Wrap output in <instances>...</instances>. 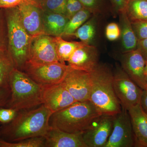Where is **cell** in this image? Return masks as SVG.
Listing matches in <instances>:
<instances>
[{"mask_svg": "<svg viewBox=\"0 0 147 147\" xmlns=\"http://www.w3.org/2000/svg\"><path fill=\"white\" fill-rule=\"evenodd\" d=\"M69 20V19L63 14L43 11L44 34L53 36H62Z\"/></svg>", "mask_w": 147, "mask_h": 147, "instance_id": "obj_18", "label": "cell"}, {"mask_svg": "<svg viewBox=\"0 0 147 147\" xmlns=\"http://www.w3.org/2000/svg\"><path fill=\"white\" fill-rule=\"evenodd\" d=\"M145 77H146V83L147 84V73L146 74V75H145Z\"/></svg>", "mask_w": 147, "mask_h": 147, "instance_id": "obj_39", "label": "cell"}, {"mask_svg": "<svg viewBox=\"0 0 147 147\" xmlns=\"http://www.w3.org/2000/svg\"><path fill=\"white\" fill-rule=\"evenodd\" d=\"M67 0H42L38 2L42 10L65 15Z\"/></svg>", "mask_w": 147, "mask_h": 147, "instance_id": "obj_26", "label": "cell"}, {"mask_svg": "<svg viewBox=\"0 0 147 147\" xmlns=\"http://www.w3.org/2000/svg\"><path fill=\"white\" fill-rule=\"evenodd\" d=\"M9 84L10 98L6 108L18 112L42 104L43 88L24 71L15 68L11 75Z\"/></svg>", "mask_w": 147, "mask_h": 147, "instance_id": "obj_4", "label": "cell"}, {"mask_svg": "<svg viewBox=\"0 0 147 147\" xmlns=\"http://www.w3.org/2000/svg\"><path fill=\"white\" fill-rule=\"evenodd\" d=\"M140 104L143 110L147 113V89L143 90Z\"/></svg>", "mask_w": 147, "mask_h": 147, "instance_id": "obj_37", "label": "cell"}, {"mask_svg": "<svg viewBox=\"0 0 147 147\" xmlns=\"http://www.w3.org/2000/svg\"><path fill=\"white\" fill-rule=\"evenodd\" d=\"M33 1H36L37 2H40L41 1H42V0H33Z\"/></svg>", "mask_w": 147, "mask_h": 147, "instance_id": "obj_40", "label": "cell"}, {"mask_svg": "<svg viewBox=\"0 0 147 147\" xmlns=\"http://www.w3.org/2000/svg\"><path fill=\"white\" fill-rule=\"evenodd\" d=\"M0 139H1V137H0Z\"/></svg>", "mask_w": 147, "mask_h": 147, "instance_id": "obj_41", "label": "cell"}, {"mask_svg": "<svg viewBox=\"0 0 147 147\" xmlns=\"http://www.w3.org/2000/svg\"><path fill=\"white\" fill-rule=\"evenodd\" d=\"M42 101V104L53 113L67 108L77 101L62 82L43 88Z\"/></svg>", "mask_w": 147, "mask_h": 147, "instance_id": "obj_14", "label": "cell"}, {"mask_svg": "<svg viewBox=\"0 0 147 147\" xmlns=\"http://www.w3.org/2000/svg\"><path fill=\"white\" fill-rule=\"evenodd\" d=\"M92 13L88 9L83 8L69 19L64 30L62 36H71L79 28L86 22Z\"/></svg>", "mask_w": 147, "mask_h": 147, "instance_id": "obj_23", "label": "cell"}, {"mask_svg": "<svg viewBox=\"0 0 147 147\" xmlns=\"http://www.w3.org/2000/svg\"><path fill=\"white\" fill-rule=\"evenodd\" d=\"M114 9L119 13L125 10L127 0H110Z\"/></svg>", "mask_w": 147, "mask_h": 147, "instance_id": "obj_35", "label": "cell"}, {"mask_svg": "<svg viewBox=\"0 0 147 147\" xmlns=\"http://www.w3.org/2000/svg\"><path fill=\"white\" fill-rule=\"evenodd\" d=\"M53 114L43 104L29 110L18 111L13 120L0 131L1 139L15 142L32 137H44L50 128L49 120Z\"/></svg>", "mask_w": 147, "mask_h": 147, "instance_id": "obj_1", "label": "cell"}, {"mask_svg": "<svg viewBox=\"0 0 147 147\" xmlns=\"http://www.w3.org/2000/svg\"><path fill=\"white\" fill-rule=\"evenodd\" d=\"M90 73L92 89L90 100L102 115L114 116L121 111L113 84V72L106 64L99 63Z\"/></svg>", "mask_w": 147, "mask_h": 147, "instance_id": "obj_3", "label": "cell"}, {"mask_svg": "<svg viewBox=\"0 0 147 147\" xmlns=\"http://www.w3.org/2000/svg\"><path fill=\"white\" fill-rule=\"evenodd\" d=\"M0 147H45V139L44 137H38L8 142L0 139Z\"/></svg>", "mask_w": 147, "mask_h": 147, "instance_id": "obj_25", "label": "cell"}, {"mask_svg": "<svg viewBox=\"0 0 147 147\" xmlns=\"http://www.w3.org/2000/svg\"><path fill=\"white\" fill-rule=\"evenodd\" d=\"M16 65L8 48L0 49V90H9V79Z\"/></svg>", "mask_w": 147, "mask_h": 147, "instance_id": "obj_20", "label": "cell"}, {"mask_svg": "<svg viewBox=\"0 0 147 147\" xmlns=\"http://www.w3.org/2000/svg\"><path fill=\"white\" fill-rule=\"evenodd\" d=\"M83 8L84 7L79 0H67L65 15L69 19Z\"/></svg>", "mask_w": 147, "mask_h": 147, "instance_id": "obj_30", "label": "cell"}, {"mask_svg": "<svg viewBox=\"0 0 147 147\" xmlns=\"http://www.w3.org/2000/svg\"><path fill=\"white\" fill-rule=\"evenodd\" d=\"M137 49L140 51L146 61H147V38L138 40Z\"/></svg>", "mask_w": 147, "mask_h": 147, "instance_id": "obj_36", "label": "cell"}, {"mask_svg": "<svg viewBox=\"0 0 147 147\" xmlns=\"http://www.w3.org/2000/svg\"><path fill=\"white\" fill-rule=\"evenodd\" d=\"M119 14L123 53L136 50L138 40L132 28L131 21L127 17L125 10Z\"/></svg>", "mask_w": 147, "mask_h": 147, "instance_id": "obj_19", "label": "cell"}, {"mask_svg": "<svg viewBox=\"0 0 147 147\" xmlns=\"http://www.w3.org/2000/svg\"><path fill=\"white\" fill-rule=\"evenodd\" d=\"M134 147V132L128 110L122 108L113 116V130L104 147Z\"/></svg>", "mask_w": 147, "mask_h": 147, "instance_id": "obj_8", "label": "cell"}, {"mask_svg": "<svg viewBox=\"0 0 147 147\" xmlns=\"http://www.w3.org/2000/svg\"><path fill=\"white\" fill-rule=\"evenodd\" d=\"M102 114L90 100L76 101L63 110L53 113L50 127L68 133L82 134Z\"/></svg>", "mask_w": 147, "mask_h": 147, "instance_id": "obj_2", "label": "cell"}, {"mask_svg": "<svg viewBox=\"0 0 147 147\" xmlns=\"http://www.w3.org/2000/svg\"><path fill=\"white\" fill-rule=\"evenodd\" d=\"M4 9L7 26V48L16 68L22 70L28 61L32 37L23 26L17 7Z\"/></svg>", "mask_w": 147, "mask_h": 147, "instance_id": "obj_5", "label": "cell"}, {"mask_svg": "<svg viewBox=\"0 0 147 147\" xmlns=\"http://www.w3.org/2000/svg\"><path fill=\"white\" fill-rule=\"evenodd\" d=\"M121 67L131 80L142 90L147 89L145 77L146 61L138 49L124 53L121 56Z\"/></svg>", "mask_w": 147, "mask_h": 147, "instance_id": "obj_13", "label": "cell"}, {"mask_svg": "<svg viewBox=\"0 0 147 147\" xmlns=\"http://www.w3.org/2000/svg\"><path fill=\"white\" fill-rule=\"evenodd\" d=\"M98 61L99 55L96 47L85 44L74 52L67 62L71 68L91 72L98 65Z\"/></svg>", "mask_w": 147, "mask_h": 147, "instance_id": "obj_15", "label": "cell"}, {"mask_svg": "<svg viewBox=\"0 0 147 147\" xmlns=\"http://www.w3.org/2000/svg\"><path fill=\"white\" fill-rule=\"evenodd\" d=\"M24 0H0V9H6L16 7Z\"/></svg>", "mask_w": 147, "mask_h": 147, "instance_id": "obj_33", "label": "cell"}, {"mask_svg": "<svg viewBox=\"0 0 147 147\" xmlns=\"http://www.w3.org/2000/svg\"><path fill=\"white\" fill-rule=\"evenodd\" d=\"M84 8L89 11L92 14L96 15L101 12V0H79Z\"/></svg>", "mask_w": 147, "mask_h": 147, "instance_id": "obj_29", "label": "cell"}, {"mask_svg": "<svg viewBox=\"0 0 147 147\" xmlns=\"http://www.w3.org/2000/svg\"><path fill=\"white\" fill-rule=\"evenodd\" d=\"M114 90L122 108L128 110L140 103L143 90L134 83L121 66L113 70Z\"/></svg>", "mask_w": 147, "mask_h": 147, "instance_id": "obj_7", "label": "cell"}, {"mask_svg": "<svg viewBox=\"0 0 147 147\" xmlns=\"http://www.w3.org/2000/svg\"><path fill=\"white\" fill-rule=\"evenodd\" d=\"M105 36L108 40L114 41L118 39L121 36V29L115 23L108 24L105 28Z\"/></svg>", "mask_w": 147, "mask_h": 147, "instance_id": "obj_31", "label": "cell"}, {"mask_svg": "<svg viewBox=\"0 0 147 147\" xmlns=\"http://www.w3.org/2000/svg\"><path fill=\"white\" fill-rule=\"evenodd\" d=\"M18 111L11 108H0V122L7 124L16 117Z\"/></svg>", "mask_w": 147, "mask_h": 147, "instance_id": "obj_32", "label": "cell"}, {"mask_svg": "<svg viewBox=\"0 0 147 147\" xmlns=\"http://www.w3.org/2000/svg\"><path fill=\"white\" fill-rule=\"evenodd\" d=\"M69 69L68 65L59 61L43 64L27 63L23 69L25 73L42 88L62 83Z\"/></svg>", "mask_w": 147, "mask_h": 147, "instance_id": "obj_6", "label": "cell"}, {"mask_svg": "<svg viewBox=\"0 0 147 147\" xmlns=\"http://www.w3.org/2000/svg\"><path fill=\"white\" fill-rule=\"evenodd\" d=\"M132 28L138 40L147 38V21L131 22Z\"/></svg>", "mask_w": 147, "mask_h": 147, "instance_id": "obj_28", "label": "cell"}, {"mask_svg": "<svg viewBox=\"0 0 147 147\" xmlns=\"http://www.w3.org/2000/svg\"><path fill=\"white\" fill-rule=\"evenodd\" d=\"M113 116L102 115L82 133L87 147H104L113 130Z\"/></svg>", "mask_w": 147, "mask_h": 147, "instance_id": "obj_12", "label": "cell"}, {"mask_svg": "<svg viewBox=\"0 0 147 147\" xmlns=\"http://www.w3.org/2000/svg\"><path fill=\"white\" fill-rule=\"evenodd\" d=\"M145 75H146V74L147 73V61H146V65H145Z\"/></svg>", "mask_w": 147, "mask_h": 147, "instance_id": "obj_38", "label": "cell"}, {"mask_svg": "<svg viewBox=\"0 0 147 147\" xmlns=\"http://www.w3.org/2000/svg\"><path fill=\"white\" fill-rule=\"evenodd\" d=\"M134 132V147H147V113L140 103L128 110Z\"/></svg>", "mask_w": 147, "mask_h": 147, "instance_id": "obj_17", "label": "cell"}, {"mask_svg": "<svg viewBox=\"0 0 147 147\" xmlns=\"http://www.w3.org/2000/svg\"><path fill=\"white\" fill-rule=\"evenodd\" d=\"M125 11L131 22L147 21V0H127Z\"/></svg>", "mask_w": 147, "mask_h": 147, "instance_id": "obj_22", "label": "cell"}, {"mask_svg": "<svg viewBox=\"0 0 147 147\" xmlns=\"http://www.w3.org/2000/svg\"><path fill=\"white\" fill-rule=\"evenodd\" d=\"M62 82L76 101L90 100L92 84L90 72L69 67Z\"/></svg>", "mask_w": 147, "mask_h": 147, "instance_id": "obj_11", "label": "cell"}, {"mask_svg": "<svg viewBox=\"0 0 147 147\" xmlns=\"http://www.w3.org/2000/svg\"><path fill=\"white\" fill-rule=\"evenodd\" d=\"M96 33V21L90 18L76 30L73 36L85 44L91 45Z\"/></svg>", "mask_w": 147, "mask_h": 147, "instance_id": "obj_24", "label": "cell"}, {"mask_svg": "<svg viewBox=\"0 0 147 147\" xmlns=\"http://www.w3.org/2000/svg\"><path fill=\"white\" fill-rule=\"evenodd\" d=\"M8 47L7 26L4 11L0 9V49Z\"/></svg>", "mask_w": 147, "mask_h": 147, "instance_id": "obj_27", "label": "cell"}, {"mask_svg": "<svg viewBox=\"0 0 147 147\" xmlns=\"http://www.w3.org/2000/svg\"><path fill=\"white\" fill-rule=\"evenodd\" d=\"M82 134L68 133L50 127L44 136L45 147H87Z\"/></svg>", "mask_w": 147, "mask_h": 147, "instance_id": "obj_16", "label": "cell"}, {"mask_svg": "<svg viewBox=\"0 0 147 147\" xmlns=\"http://www.w3.org/2000/svg\"><path fill=\"white\" fill-rule=\"evenodd\" d=\"M11 95L10 90H0V108L6 107Z\"/></svg>", "mask_w": 147, "mask_h": 147, "instance_id": "obj_34", "label": "cell"}, {"mask_svg": "<svg viewBox=\"0 0 147 147\" xmlns=\"http://www.w3.org/2000/svg\"><path fill=\"white\" fill-rule=\"evenodd\" d=\"M54 38L58 61L61 63L68 61L74 52L85 44L82 41H66L61 36H54Z\"/></svg>", "mask_w": 147, "mask_h": 147, "instance_id": "obj_21", "label": "cell"}, {"mask_svg": "<svg viewBox=\"0 0 147 147\" xmlns=\"http://www.w3.org/2000/svg\"><path fill=\"white\" fill-rule=\"evenodd\" d=\"M17 7L22 25L31 36L44 34L43 11L39 3L33 0H24Z\"/></svg>", "mask_w": 147, "mask_h": 147, "instance_id": "obj_10", "label": "cell"}, {"mask_svg": "<svg viewBox=\"0 0 147 147\" xmlns=\"http://www.w3.org/2000/svg\"><path fill=\"white\" fill-rule=\"evenodd\" d=\"M58 61L54 36L43 34L32 37L27 63L43 64Z\"/></svg>", "mask_w": 147, "mask_h": 147, "instance_id": "obj_9", "label": "cell"}]
</instances>
